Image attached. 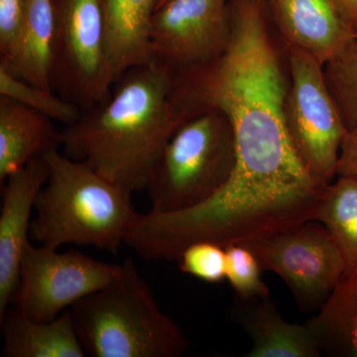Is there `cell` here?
Instances as JSON below:
<instances>
[{
    "label": "cell",
    "instance_id": "e0dca14e",
    "mask_svg": "<svg viewBox=\"0 0 357 357\" xmlns=\"http://www.w3.org/2000/svg\"><path fill=\"white\" fill-rule=\"evenodd\" d=\"M306 324L321 354L357 357V274L342 277L319 314Z\"/></svg>",
    "mask_w": 357,
    "mask_h": 357
},
{
    "label": "cell",
    "instance_id": "8fae6325",
    "mask_svg": "<svg viewBox=\"0 0 357 357\" xmlns=\"http://www.w3.org/2000/svg\"><path fill=\"white\" fill-rule=\"evenodd\" d=\"M266 4L289 48L305 52L323 67L357 37L335 0H266Z\"/></svg>",
    "mask_w": 357,
    "mask_h": 357
},
{
    "label": "cell",
    "instance_id": "30bf717a",
    "mask_svg": "<svg viewBox=\"0 0 357 357\" xmlns=\"http://www.w3.org/2000/svg\"><path fill=\"white\" fill-rule=\"evenodd\" d=\"M44 157L28 162L2 185L0 211V317L10 306L20 282L21 259L29 243L31 213L40 190L48 180Z\"/></svg>",
    "mask_w": 357,
    "mask_h": 357
},
{
    "label": "cell",
    "instance_id": "ffe728a7",
    "mask_svg": "<svg viewBox=\"0 0 357 357\" xmlns=\"http://www.w3.org/2000/svg\"><path fill=\"white\" fill-rule=\"evenodd\" d=\"M326 84L347 130L357 126V37L324 66Z\"/></svg>",
    "mask_w": 357,
    "mask_h": 357
},
{
    "label": "cell",
    "instance_id": "4fadbf2b",
    "mask_svg": "<svg viewBox=\"0 0 357 357\" xmlns=\"http://www.w3.org/2000/svg\"><path fill=\"white\" fill-rule=\"evenodd\" d=\"M234 317L252 340L248 357H319L318 342L307 324L283 319L271 298L238 300Z\"/></svg>",
    "mask_w": 357,
    "mask_h": 357
},
{
    "label": "cell",
    "instance_id": "8992f818",
    "mask_svg": "<svg viewBox=\"0 0 357 357\" xmlns=\"http://www.w3.org/2000/svg\"><path fill=\"white\" fill-rule=\"evenodd\" d=\"M290 50L291 84L286 122L310 173L330 185L337 176L340 146L349 130L326 84L324 67L305 52Z\"/></svg>",
    "mask_w": 357,
    "mask_h": 357
},
{
    "label": "cell",
    "instance_id": "9c48e42d",
    "mask_svg": "<svg viewBox=\"0 0 357 357\" xmlns=\"http://www.w3.org/2000/svg\"><path fill=\"white\" fill-rule=\"evenodd\" d=\"M229 0H167L150 21L152 58L176 73L208 64L229 43Z\"/></svg>",
    "mask_w": 357,
    "mask_h": 357
},
{
    "label": "cell",
    "instance_id": "d6986e66",
    "mask_svg": "<svg viewBox=\"0 0 357 357\" xmlns=\"http://www.w3.org/2000/svg\"><path fill=\"white\" fill-rule=\"evenodd\" d=\"M0 96L23 103L65 126L77 121L83 112L76 103L56 95L54 91L39 88L15 76L2 62H0Z\"/></svg>",
    "mask_w": 357,
    "mask_h": 357
},
{
    "label": "cell",
    "instance_id": "5bb4252c",
    "mask_svg": "<svg viewBox=\"0 0 357 357\" xmlns=\"http://www.w3.org/2000/svg\"><path fill=\"white\" fill-rule=\"evenodd\" d=\"M157 0H100L105 49L114 83L126 70L153 62L150 21Z\"/></svg>",
    "mask_w": 357,
    "mask_h": 357
},
{
    "label": "cell",
    "instance_id": "7c38bea8",
    "mask_svg": "<svg viewBox=\"0 0 357 357\" xmlns=\"http://www.w3.org/2000/svg\"><path fill=\"white\" fill-rule=\"evenodd\" d=\"M50 117L0 96V183L28 162L63 146Z\"/></svg>",
    "mask_w": 357,
    "mask_h": 357
},
{
    "label": "cell",
    "instance_id": "ba28073f",
    "mask_svg": "<svg viewBox=\"0 0 357 357\" xmlns=\"http://www.w3.org/2000/svg\"><path fill=\"white\" fill-rule=\"evenodd\" d=\"M243 245L255 255L262 271L274 272L285 281L306 310H319L344 277L337 244L317 220Z\"/></svg>",
    "mask_w": 357,
    "mask_h": 357
},
{
    "label": "cell",
    "instance_id": "7402d4cb",
    "mask_svg": "<svg viewBox=\"0 0 357 357\" xmlns=\"http://www.w3.org/2000/svg\"><path fill=\"white\" fill-rule=\"evenodd\" d=\"M178 268L206 283H220L227 274V251L210 241L192 243L178 256Z\"/></svg>",
    "mask_w": 357,
    "mask_h": 357
},
{
    "label": "cell",
    "instance_id": "d4e9b609",
    "mask_svg": "<svg viewBox=\"0 0 357 357\" xmlns=\"http://www.w3.org/2000/svg\"><path fill=\"white\" fill-rule=\"evenodd\" d=\"M338 10L357 36V0H335Z\"/></svg>",
    "mask_w": 357,
    "mask_h": 357
},
{
    "label": "cell",
    "instance_id": "2e32d148",
    "mask_svg": "<svg viewBox=\"0 0 357 357\" xmlns=\"http://www.w3.org/2000/svg\"><path fill=\"white\" fill-rule=\"evenodd\" d=\"M54 46L55 17L52 0H27L17 37L0 62L28 83L53 91Z\"/></svg>",
    "mask_w": 357,
    "mask_h": 357
},
{
    "label": "cell",
    "instance_id": "9a60e30c",
    "mask_svg": "<svg viewBox=\"0 0 357 357\" xmlns=\"http://www.w3.org/2000/svg\"><path fill=\"white\" fill-rule=\"evenodd\" d=\"M3 357H84L70 310L50 321L27 318L13 306L0 317Z\"/></svg>",
    "mask_w": 357,
    "mask_h": 357
},
{
    "label": "cell",
    "instance_id": "ac0fdd59",
    "mask_svg": "<svg viewBox=\"0 0 357 357\" xmlns=\"http://www.w3.org/2000/svg\"><path fill=\"white\" fill-rule=\"evenodd\" d=\"M317 222L325 225L344 264V277L357 274V178L338 177L326 187Z\"/></svg>",
    "mask_w": 357,
    "mask_h": 357
},
{
    "label": "cell",
    "instance_id": "6da1fadb",
    "mask_svg": "<svg viewBox=\"0 0 357 357\" xmlns=\"http://www.w3.org/2000/svg\"><path fill=\"white\" fill-rule=\"evenodd\" d=\"M173 81V70L155 61L124 72L107 100L63 129L64 154L128 194L146 191L160 156L185 122L171 105Z\"/></svg>",
    "mask_w": 357,
    "mask_h": 357
},
{
    "label": "cell",
    "instance_id": "44dd1931",
    "mask_svg": "<svg viewBox=\"0 0 357 357\" xmlns=\"http://www.w3.org/2000/svg\"><path fill=\"white\" fill-rule=\"evenodd\" d=\"M227 251L225 279L236 293L238 300L264 299L269 289L261 279V267L255 255L243 244H232Z\"/></svg>",
    "mask_w": 357,
    "mask_h": 357
},
{
    "label": "cell",
    "instance_id": "277c9868",
    "mask_svg": "<svg viewBox=\"0 0 357 357\" xmlns=\"http://www.w3.org/2000/svg\"><path fill=\"white\" fill-rule=\"evenodd\" d=\"M236 159L234 134L225 115L206 110L185 121L166 145L147 192L151 211L175 213L217 194Z\"/></svg>",
    "mask_w": 357,
    "mask_h": 357
},
{
    "label": "cell",
    "instance_id": "603a6c76",
    "mask_svg": "<svg viewBox=\"0 0 357 357\" xmlns=\"http://www.w3.org/2000/svg\"><path fill=\"white\" fill-rule=\"evenodd\" d=\"M27 0H0V53L6 56L24 20Z\"/></svg>",
    "mask_w": 357,
    "mask_h": 357
},
{
    "label": "cell",
    "instance_id": "52a82bcc",
    "mask_svg": "<svg viewBox=\"0 0 357 357\" xmlns=\"http://www.w3.org/2000/svg\"><path fill=\"white\" fill-rule=\"evenodd\" d=\"M119 270L121 264L98 261L74 249L60 252L58 248L28 243L10 306L34 321H53L114 280Z\"/></svg>",
    "mask_w": 357,
    "mask_h": 357
},
{
    "label": "cell",
    "instance_id": "cb8c5ba5",
    "mask_svg": "<svg viewBox=\"0 0 357 357\" xmlns=\"http://www.w3.org/2000/svg\"><path fill=\"white\" fill-rule=\"evenodd\" d=\"M337 177L357 178V126L345 135L337 164Z\"/></svg>",
    "mask_w": 357,
    "mask_h": 357
},
{
    "label": "cell",
    "instance_id": "3957f363",
    "mask_svg": "<svg viewBox=\"0 0 357 357\" xmlns=\"http://www.w3.org/2000/svg\"><path fill=\"white\" fill-rule=\"evenodd\" d=\"M69 310L89 356L180 357L190 347L130 257L121 263L114 280Z\"/></svg>",
    "mask_w": 357,
    "mask_h": 357
},
{
    "label": "cell",
    "instance_id": "7a4b0ae2",
    "mask_svg": "<svg viewBox=\"0 0 357 357\" xmlns=\"http://www.w3.org/2000/svg\"><path fill=\"white\" fill-rule=\"evenodd\" d=\"M43 157L49 176L35 199L31 239L49 248L76 244L117 255L139 215L132 195L59 150Z\"/></svg>",
    "mask_w": 357,
    "mask_h": 357
},
{
    "label": "cell",
    "instance_id": "484cf974",
    "mask_svg": "<svg viewBox=\"0 0 357 357\" xmlns=\"http://www.w3.org/2000/svg\"><path fill=\"white\" fill-rule=\"evenodd\" d=\"M166 1H167V0H157L156 8H155V10H156V9H158L159 7H161L162 6H163V4L165 3Z\"/></svg>",
    "mask_w": 357,
    "mask_h": 357
},
{
    "label": "cell",
    "instance_id": "5b68a950",
    "mask_svg": "<svg viewBox=\"0 0 357 357\" xmlns=\"http://www.w3.org/2000/svg\"><path fill=\"white\" fill-rule=\"evenodd\" d=\"M55 46L52 86L88 109L109 98L114 84L105 49L100 0H52Z\"/></svg>",
    "mask_w": 357,
    "mask_h": 357
}]
</instances>
